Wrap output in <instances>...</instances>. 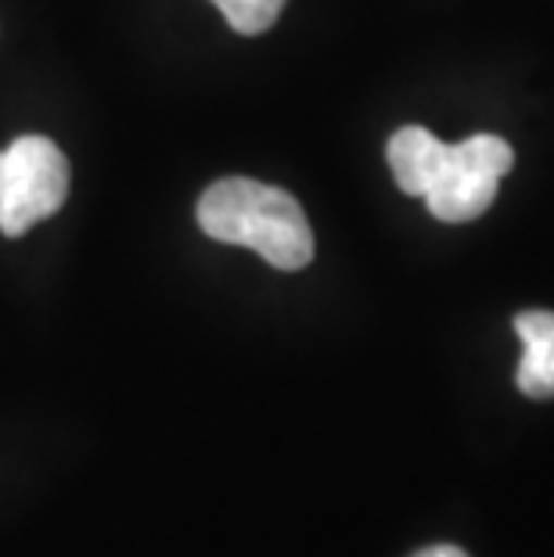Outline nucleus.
<instances>
[{
  "label": "nucleus",
  "mask_w": 554,
  "mask_h": 557,
  "mask_svg": "<svg viewBox=\"0 0 554 557\" xmlns=\"http://www.w3.org/2000/svg\"><path fill=\"white\" fill-rule=\"evenodd\" d=\"M515 165V151L508 140L493 134H476L461 145H446L443 162L435 170L426 206L443 223L479 220L497 198L501 176Z\"/></svg>",
  "instance_id": "7ed1b4c3"
},
{
  "label": "nucleus",
  "mask_w": 554,
  "mask_h": 557,
  "mask_svg": "<svg viewBox=\"0 0 554 557\" xmlns=\"http://www.w3.org/2000/svg\"><path fill=\"white\" fill-rule=\"evenodd\" d=\"M410 557H468V554L461 547H426V550H418Z\"/></svg>",
  "instance_id": "0eeeda50"
},
{
  "label": "nucleus",
  "mask_w": 554,
  "mask_h": 557,
  "mask_svg": "<svg viewBox=\"0 0 554 557\" xmlns=\"http://www.w3.org/2000/svg\"><path fill=\"white\" fill-rule=\"evenodd\" d=\"M220 15L227 18V26L242 37H259L278 22L288 0H213Z\"/></svg>",
  "instance_id": "423d86ee"
},
{
  "label": "nucleus",
  "mask_w": 554,
  "mask_h": 557,
  "mask_svg": "<svg viewBox=\"0 0 554 557\" xmlns=\"http://www.w3.org/2000/svg\"><path fill=\"white\" fill-rule=\"evenodd\" d=\"M515 331L522 338L515 385L529 399H554V313L526 310L515 317Z\"/></svg>",
  "instance_id": "20e7f679"
},
{
  "label": "nucleus",
  "mask_w": 554,
  "mask_h": 557,
  "mask_svg": "<svg viewBox=\"0 0 554 557\" xmlns=\"http://www.w3.org/2000/svg\"><path fill=\"white\" fill-rule=\"evenodd\" d=\"M446 145L435 134H429L426 126H404L389 137V170H393V181L399 184V191L426 198L429 184L435 170L443 162Z\"/></svg>",
  "instance_id": "39448f33"
},
{
  "label": "nucleus",
  "mask_w": 554,
  "mask_h": 557,
  "mask_svg": "<svg viewBox=\"0 0 554 557\" xmlns=\"http://www.w3.org/2000/svg\"><path fill=\"white\" fill-rule=\"evenodd\" d=\"M198 227L213 242L245 245L278 270H303L313 259V231L296 198L253 176H223L198 198Z\"/></svg>",
  "instance_id": "f257e3e1"
},
{
  "label": "nucleus",
  "mask_w": 554,
  "mask_h": 557,
  "mask_svg": "<svg viewBox=\"0 0 554 557\" xmlns=\"http://www.w3.org/2000/svg\"><path fill=\"white\" fill-rule=\"evenodd\" d=\"M69 198V159L47 137H19L0 151V234L22 238Z\"/></svg>",
  "instance_id": "f03ea898"
}]
</instances>
